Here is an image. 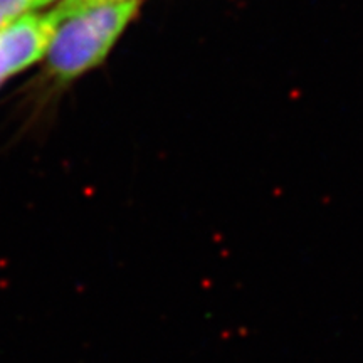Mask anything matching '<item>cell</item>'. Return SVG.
I'll return each mask as SVG.
<instances>
[{"label":"cell","mask_w":363,"mask_h":363,"mask_svg":"<svg viewBox=\"0 0 363 363\" xmlns=\"http://www.w3.org/2000/svg\"><path fill=\"white\" fill-rule=\"evenodd\" d=\"M59 19L52 11L26 13L0 30V84L48 52Z\"/></svg>","instance_id":"cell-2"},{"label":"cell","mask_w":363,"mask_h":363,"mask_svg":"<svg viewBox=\"0 0 363 363\" xmlns=\"http://www.w3.org/2000/svg\"><path fill=\"white\" fill-rule=\"evenodd\" d=\"M110 2H125V0H62V2L59 4L52 12L56 13L59 22H61L65 17L71 16V13L99 6V4H110Z\"/></svg>","instance_id":"cell-3"},{"label":"cell","mask_w":363,"mask_h":363,"mask_svg":"<svg viewBox=\"0 0 363 363\" xmlns=\"http://www.w3.org/2000/svg\"><path fill=\"white\" fill-rule=\"evenodd\" d=\"M34 0H0V17L12 24L19 17L26 16V12L33 11Z\"/></svg>","instance_id":"cell-4"},{"label":"cell","mask_w":363,"mask_h":363,"mask_svg":"<svg viewBox=\"0 0 363 363\" xmlns=\"http://www.w3.org/2000/svg\"><path fill=\"white\" fill-rule=\"evenodd\" d=\"M7 26H9V22H6V21L2 19V17H0V30H2L4 27H7Z\"/></svg>","instance_id":"cell-6"},{"label":"cell","mask_w":363,"mask_h":363,"mask_svg":"<svg viewBox=\"0 0 363 363\" xmlns=\"http://www.w3.org/2000/svg\"><path fill=\"white\" fill-rule=\"evenodd\" d=\"M140 0L99 4L59 22L48 48V67L61 81H72L101 65L136 16Z\"/></svg>","instance_id":"cell-1"},{"label":"cell","mask_w":363,"mask_h":363,"mask_svg":"<svg viewBox=\"0 0 363 363\" xmlns=\"http://www.w3.org/2000/svg\"><path fill=\"white\" fill-rule=\"evenodd\" d=\"M51 2H54V0H34V2H33V9L44 7V6H48V4H51Z\"/></svg>","instance_id":"cell-5"}]
</instances>
